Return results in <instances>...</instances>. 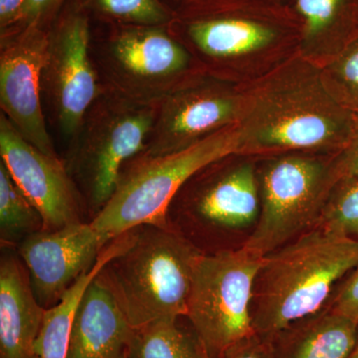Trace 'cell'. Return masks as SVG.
<instances>
[{
    "instance_id": "cell-1",
    "label": "cell",
    "mask_w": 358,
    "mask_h": 358,
    "mask_svg": "<svg viewBox=\"0 0 358 358\" xmlns=\"http://www.w3.org/2000/svg\"><path fill=\"white\" fill-rule=\"evenodd\" d=\"M240 89L238 155H334L350 140L357 115L329 93L322 68L300 53Z\"/></svg>"
},
{
    "instance_id": "cell-2",
    "label": "cell",
    "mask_w": 358,
    "mask_h": 358,
    "mask_svg": "<svg viewBox=\"0 0 358 358\" xmlns=\"http://www.w3.org/2000/svg\"><path fill=\"white\" fill-rule=\"evenodd\" d=\"M200 54L207 74L244 84L299 53L301 23L291 4L248 2L174 18L169 24Z\"/></svg>"
},
{
    "instance_id": "cell-3",
    "label": "cell",
    "mask_w": 358,
    "mask_h": 358,
    "mask_svg": "<svg viewBox=\"0 0 358 358\" xmlns=\"http://www.w3.org/2000/svg\"><path fill=\"white\" fill-rule=\"evenodd\" d=\"M358 265V239L315 226L264 256L252 299L256 333L274 334L327 307Z\"/></svg>"
},
{
    "instance_id": "cell-4",
    "label": "cell",
    "mask_w": 358,
    "mask_h": 358,
    "mask_svg": "<svg viewBox=\"0 0 358 358\" xmlns=\"http://www.w3.org/2000/svg\"><path fill=\"white\" fill-rule=\"evenodd\" d=\"M201 251L171 226L143 225L102 271L134 329L186 317Z\"/></svg>"
},
{
    "instance_id": "cell-5",
    "label": "cell",
    "mask_w": 358,
    "mask_h": 358,
    "mask_svg": "<svg viewBox=\"0 0 358 358\" xmlns=\"http://www.w3.org/2000/svg\"><path fill=\"white\" fill-rule=\"evenodd\" d=\"M239 150L235 124L178 152L138 154L124 166L114 194L92 225L110 240L143 225L169 226V208L186 183L205 167L239 155Z\"/></svg>"
},
{
    "instance_id": "cell-6",
    "label": "cell",
    "mask_w": 358,
    "mask_h": 358,
    "mask_svg": "<svg viewBox=\"0 0 358 358\" xmlns=\"http://www.w3.org/2000/svg\"><path fill=\"white\" fill-rule=\"evenodd\" d=\"M334 157L294 152L257 157L260 215L245 248L264 257L319 225L339 179Z\"/></svg>"
},
{
    "instance_id": "cell-7",
    "label": "cell",
    "mask_w": 358,
    "mask_h": 358,
    "mask_svg": "<svg viewBox=\"0 0 358 358\" xmlns=\"http://www.w3.org/2000/svg\"><path fill=\"white\" fill-rule=\"evenodd\" d=\"M263 258L244 246L200 257L186 317L209 358H221L231 345L255 333L252 299Z\"/></svg>"
},
{
    "instance_id": "cell-8",
    "label": "cell",
    "mask_w": 358,
    "mask_h": 358,
    "mask_svg": "<svg viewBox=\"0 0 358 358\" xmlns=\"http://www.w3.org/2000/svg\"><path fill=\"white\" fill-rule=\"evenodd\" d=\"M100 103L85 115L71 159L95 215L114 194L124 166L145 150L159 110L121 98Z\"/></svg>"
},
{
    "instance_id": "cell-9",
    "label": "cell",
    "mask_w": 358,
    "mask_h": 358,
    "mask_svg": "<svg viewBox=\"0 0 358 358\" xmlns=\"http://www.w3.org/2000/svg\"><path fill=\"white\" fill-rule=\"evenodd\" d=\"M240 84L200 73L164 95L141 154L178 152L235 126L241 115Z\"/></svg>"
},
{
    "instance_id": "cell-10",
    "label": "cell",
    "mask_w": 358,
    "mask_h": 358,
    "mask_svg": "<svg viewBox=\"0 0 358 358\" xmlns=\"http://www.w3.org/2000/svg\"><path fill=\"white\" fill-rule=\"evenodd\" d=\"M92 24L76 0H68L48 31L46 80L61 131L74 136L96 99L100 88L90 60Z\"/></svg>"
},
{
    "instance_id": "cell-11",
    "label": "cell",
    "mask_w": 358,
    "mask_h": 358,
    "mask_svg": "<svg viewBox=\"0 0 358 358\" xmlns=\"http://www.w3.org/2000/svg\"><path fill=\"white\" fill-rule=\"evenodd\" d=\"M48 31L31 27L1 36L0 103L4 115L23 138L45 155L57 157L40 100Z\"/></svg>"
},
{
    "instance_id": "cell-12",
    "label": "cell",
    "mask_w": 358,
    "mask_h": 358,
    "mask_svg": "<svg viewBox=\"0 0 358 358\" xmlns=\"http://www.w3.org/2000/svg\"><path fill=\"white\" fill-rule=\"evenodd\" d=\"M110 241L91 222L40 230L23 239L18 252L40 305L45 308L56 305L75 282L93 268Z\"/></svg>"
},
{
    "instance_id": "cell-13",
    "label": "cell",
    "mask_w": 358,
    "mask_h": 358,
    "mask_svg": "<svg viewBox=\"0 0 358 358\" xmlns=\"http://www.w3.org/2000/svg\"><path fill=\"white\" fill-rule=\"evenodd\" d=\"M0 155L15 182L39 212L42 230L83 222L76 183L58 157L40 152L0 117Z\"/></svg>"
},
{
    "instance_id": "cell-14",
    "label": "cell",
    "mask_w": 358,
    "mask_h": 358,
    "mask_svg": "<svg viewBox=\"0 0 358 358\" xmlns=\"http://www.w3.org/2000/svg\"><path fill=\"white\" fill-rule=\"evenodd\" d=\"M117 66L129 76L174 87L203 73L192 52L169 31V25L96 23Z\"/></svg>"
},
{
    "instance_id": "cell-15",
    "label": "cell",
    "mask_w": 358,
    "mask_h": 358,
    "mask_svg": "<svg viewBox=\"0 0 358 358\" xmlns=\"http://www.w3.org/2000/svg\"><path fill=\"white\" fill-rule=\"evenodd\" d=\"M134 334L109 284L98 275L75 313L67 358H122Z\"/></svg>"
},
{
    "instance_id": "cell-16",
    "label": "cell",
    "mask_w": 358,
    "mask_h": 358,
    "mask_svg": "<svg viewBox=\"0 0 358 358\" xmlns=\"http://www.w3.org/2000/svg\"><path fill=\"white\" fill-rule=\"evenodd\" d=\"M195 214L218 228L238 229L258 221L261 201L257 157L236 155L206 178L193 195Z\"/></svg>"
},
{
    "instance_id": "cell-17",
    "label": "cell",
    "mask_w": 358,
    "mask_h": 358,
    "mask_svg": "<svg viewBox=\"0 0 358 358\" xmlns=\"http://www.w3.org/2000/svg\"><path fill=\"white\" fill-rule=\"evenodd\" d=\"M45 312L22 264L15 256L3 254L0 263V358H39L35 345Z\"/></svg>"
},
{
    "instance_id": "cell-18",
    "label": "cell",
    "mask_w": 358,
    "mask_h": 358,
    "mask_svg": "<svg viewBox=\"0 0 358 358\" xmlns=\"http://www.w3.org/2000/svg\"><path fill=\"white\" fill-rule=\"evenodd\" d=\"M301 23L299 53L322 68L358 40V0H292Z\"/></svg>"
},
{
    "instance_id": "cell-19",
    "label": "cell",
    "mask_w": 358,
    "mask_h": 358,
    "mask_svg": "<svg viewBox=\"0 0 358 358\" xmlns=\"http://www.w3.org/2000/svg\"><path fill=\"white\" fill-rule=\"evenodd\" d=\"M273 336L275 358H350L358 324L327 306Z\"/></svg>"
},
{
    "instance_id": "cell-20",
    "label": "cell",
    "mask_w": 358,
    "mask_h": 358,
    "mask_svg": "<svg viewBox=\"0 0 358 358\" xmlns=\"http://www.w3.org/2000/svg\"><path fill=\"white\" fill-rule=\"evenodd\" d=\"M134 239L136 233L129 231L112 240L101 252L93 268L82 275L56 305L46 308L35 345L39 358H67L73 319L85 291L113 259L133 245Z\"/></svg>"
},
{
    "instance_id": "cell-21",
    "label": "cell",
    "mask_w": 358,
    "mask_h": 358,
    "mask_svg": "<svg viewBox=\"0 0 358 358\" xmlns=\"http://www.w3.org/2000/svg\"><path fill=\"white\" fill-rule=\"evenodd\" d=\"M127 353L129 358H209L195 331L179 326L178 319L134 329Z\"/></svg>"
},
{
    "instance_id": "cell-22",
    "label": "cell",
    "mask_w": 358,
    "mask_h": 358,
    "mask_svg": "<svg viewBox=\"0 0 358 358\" xmlns=\"http://www.w3.org/2000/svg\"><path fill=\"white\" fill-rule=\"evenodd\" d=\"M39 212L0 162V230L2 241L13 242L42 230Z\"/></svg>"
},
{
    "instance_id": "cell-23",
    "label": "cell",
    "mask_w": 358,
    "mask_h": 358,
    "mask_svg": "<svg viewBox=\"0 0 358 358\" xmlns=\"http://www.w3.org/2000/svg\"><path fill=\"white\" fill-rule=\"evenodd\" d=\"M91 22L108 24L169 25L173 16L159 0H76Z\"/></svg>"
},
{
    "instance_id": "cell-24",
    "label": "cell",
    "mask_w": 358,
    "mask_h": 358,
    "mask_svg": "<svg viewBox=\"0 0 358 358\" xmlns=\"http://www.w3.org/2000/svg\"><path fill=\"white\" fill-rule=\"evenodd\" d=\"M319 225L358 239V178L338 179L327 199Z\"/></svg>"
},
{
    "instance_id": "cell-25",
    "label": "cell",
    "mask_w": 358,
    "mask_h": 358,
    "mask_svg": "<svg viewBox=\"0 0 358 358\" xmlns=\"http://www.w3.org/2000/svg\"><path fill=\"white\" fill-rule=\"evenodd\" d=\"M322 72L331 96L345 109L358 115V40L322 67Z\"/></svg>"
},
{
    "instance_id": "cell-26",
    "label": "cell",
    "mask_w": 358,
    "mask_h": 358,
    "mask_svg": "<svg viewBox=\"0 0 358 358\" xmlns=\"http://www.w3.org/2000/svg\"><path fill=\"white\" fill-rule=\"evenodd\" d=\"M68 0H26L15 21L1 30V36L16 34L28 28L49 30Z\"/></svg>"
},
{
    "instance_id": "cell-27",
    "label": "cell",
    "mask_w": 358,
    "mask_h": 358,
    "mask_svg": "<svg viewBox=\"0 0 358 358\" xmlns=\"http://www.w3.org/2000/svg\"><path fill=\"white\" fill-rule=\"evenodd\" d=\"M174 18L186 17L195 14L209 13L224 7L248 2H277L291 4L292 0H159Z\"/></svg>"
},
{
    "instance_id": "cell-28",
    "label": "cell",
    "mask_w": 358,
    "mask_h": 358,
    "mask_svg": "<svg viewBox=\"0 0 358 358\" xmlns=\"http://www.w3.org/2000/svg\"><path fill=\"white\" fill-rule=\"evenodd\" d=\"M327 306L358 324V265L338 285Z\"/></svg>"
},
{
    "instance_id": "cell-29",
    "label": "cell",
    "mask_w": 358,
    "mask_h": 358,
    "mask_svg": "<svg viewBox=\"0 0 358 358\" xmlns=\"http://www.w3.org/2000/svg\"><path fill=\"white\" fill-rule=\"evenodd\" d=\"M221 358H275L274 336L255 331L231 345Z\"/></svg>"
},
{
    "instance_id": "cell-30",
    "label": "cell",
    "mask_w": 358,
    "mask_h": 358,
    "mask_svg": "<svg viewBox=\"0 0 358 358\" xmlns=\"http://www.w3.org/2000/svg\"><path fill=\"white\" fill-rule=\"evenodd\" d=\"M339 178H358V115L355 117V127L350 140L345 148L334 157Z\"/></svg>"
},
{
    "instance_id": "cell-31",
    "label": "cell",
    "mask_w": 358,
    "mask_h": 358,
    "mask_svg": "<svg viewBox=\"0 0 358 358\" xmlns=\"http://www.w3.org/2000/svg\"><path fill=\"white\" fill-rule=\"evenodd\" d=\"M26 0H0V28L9 27L20 14Z\"/></svg>"
},
{
    "instance_id": "cell-32",
    "label": "cell",
    "mask_w": 358,
    "mask_h": 358,
    "mask_svg": "<svg viewBox=\"0 0 358 358\" xmlns=\"http://www.w3.org/2000/svg\"><path fill=\"white\" fill-rule=\"evenodd\" d=\"M350 358H358V336H357V345H355V350H353V352H352V355H350Z\"/></svg>"
},
{
    "instance_id": "cell-33",
    "label": "cell",
    "mask_w": 358,
    "mask_h": 358,
    "mask_svg": "<svg viewBox=\"0 0 358 358\" xmlns=\"http://www.w3.org/2000/svg\"><path fill=\"white\" fill-rule=\"evenodd\" d=\"M122 358H129L128 353H126V355H124Z\"/></svg>"
}]
</instances>
